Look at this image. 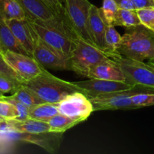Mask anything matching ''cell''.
Here are the masks:
<instances>
[{"mask_svg": "<svg viewBox=\"0 0 154 154\" xmlns=\"http://www.w3.org/2000/svg\"><path fill=\"white\" fill-rule=\"evenodd\" d=\"M27 18L39 39L57 55L68 60L72 51V32L65 19L57 17L43 21Z\"/></svg>", "mask_w": 154, "mask_h": 154, "instance_id": "cell-1", "label": "cell"}, {"mask_svg": "<svg viewBox=\"0 0 154 154\" xmlns=\"http://www.w3.org/2000/svg\"><path fill=\"white\" fill-rule=\"evenodd\" d=\"M117 53L137 61L153 60L154 32L142 24L126 28Z\"/></svg>", "mask_w": 154, "mask_h": 154, "instance_id": "cell-2", "label": "cell"}, {"mask_svg": "<svg viewBox=\"0 0 154 154\" xmlns=\"http://www.w3.org/2000/svg\"><path fill=\"white\" fill-rule=\"evenodd\" d=\"M22 84L32 90L44 102L49 103H58L71 93L81 92L75 82L57 78L50 73L47 69L35 78Z\"/></svg>", "mask_w": 154, "mask_h": 154, "instance_id": "cell-3", "label": "cell"}, {"mask_svg": "<svg viewBox=\"0 0 154 154\" xmlns=\"http://www.w3.org/2000/svg\"><path fill=\"white\" fill-rule=\"evenodd\" d=\"M72 32V51L68 59L69 69L84 77L88 76L90 69L99 63L109 59L107 54L93 44Z\"/></svg>", "mask_w": 154, "mask_h": 154, "instance_id": "cell-4", "label": "cell"}, {"mask_svg": "<svg viewBox=\"0 0 154 154\" xmlns=\"http://www.w3.org/2000/svg\"><path fill=\"white\" fill-rule=\"evenodd\" d=\"M117 62L126 77V82L134 87H141L154 92V64L137 61L120 55L118 53L108 54Z\"/></svg>", "mask_w": 154, "mask_h": 154, "instance_id": "cell-5", "label": "cell"}, {"mask_svg": "<svg viewBox=\"0 0 154 154\" xmlns=\"http://www.w3.org/2000/svg\"><path fill=\"white\" fill-rule=\"evenodd\" d=\"M92 5L89 0H64V19L71 31L93 44L88 31Z\"/></svg>", "mask_w": 154, "mask_h": 154, "instance_id": "cell-6", "label": "cell"}, {"mask_svg": "<svg viewBox=\"0 0 154 154\" xmlns=\"http://www.w3.org/2000/svg\"><path fill=\"white\" fill-rule=\"evenodd\" d=\"M140 93H154L141 87H135L129 90L114 92L90 99L94 111L111 110L137 109L132 102L131 96Z\"/></svg>", "mask_w": 154, "mask_h": 154, "instance_id": "cell-7", "label": "cell"}, {"mask_svg": "<svg viewBox=\"0 0 154 154\" xmlns=\"http://www.w3.org/2000/svg\"><path fill=\"white\" fill-rule=\"evenodd\" d=\"M59 113L81 123L87 120L93 110L90 99L81 92L77 91L68 95L57 103Z\"/></svg>", "mask_w": 154, "mask_h": 154, "instance_id": "cell-8", "label": "cell"}, {"mask_svg": "<svg viewBox=\"0 0 154 154\" xmlns=\"http://www.w3.org/2000/svg\"><path fill=\"white\" fill-rule=\"evenodd\" d=\"M5 61L22 78L23 82L35 78L45 69L33 57L11 51L2 53Z\"/></svg>", "mask_w": 154, "mask_h": 154, "instance_id": "cell-9", "label": "cell"}, {"mask_svg": "<svg viewBox=\"0 0 154 154\" xmlns=\"http://www.w3.org/2000/svg\"><path fill=\"white\" fill-rule=\"evenodd\" d=\"M75 84L90 99L102 95L129 90L135 87L134 86L123 81H108L95 78H90V80L87 81H76Z\"/></svg>", "mask_w": 154, "mask_h": 154, "instance_id": "cell-10", "label": "cell"}, {"mask_svg": "<svg viewBox=\"0 0 154 154\" xmlns=\"http://www.w3.org/2000/svg\"><path fill=\"white\" fill-rule=\"evenodd\" d=\"M6 20L17 41L26 54L32 57L36 35L30 26L27 17L25 19H11Z\"/></svg>", "mask_w": 154, "mask_h": 154, "instance_id": "cell-11", "label": "cell"}, {"mask_svg": "<svg viewBox=\"0 0 154 154\" xmlns=\"http://www.w3.org/2000/svg\"><path fill=\"white\" fill-rule=\"evenodd\" d=\"M32 57L41 66L47 69L70 71L68 60L57 55L47 47L37 35Z\"/></svg>", "mask_w": 154, "mask_h": 154, "instance_id": "cell-12", "label": "cell"}, {"mask_svg": "<svg viewBox=\"0 0 154 154\" xmlns=\"http://www.w3.org/2000/svg\"><path fill=\"white\" fill-rule=\"evenodd\" d=\"M107 23L102 14L101 8L92 5L88 19V31L93 45L105 51V32Z\"/></svg>", "mask_w": 154, "mask_h": 154, "instance_id": "cell-13", "label": "cell"}, {"mask_svg": "<svg viewBox=\"0 0 154 154\" xmlns=\"http://www.w3.org/2000/svg\"><path fill=\"white\" fill-rule=\"evenodd\" d=\"M87 78L126 82V77L117 62L111 58L102 61L90 70Z\"/></svg>", "mask_w": 154, "mask_h": 154, "instance_id": "cell-14", "label": "cell"}, {"mask_svg": "<svg viewBox=\"0 0 154 154\" xmlns=\"http://www.w3.org/2000/svg\"><path fill=\"white\" fill-rule=\"evenodd\" d=\"M23 8L27 17L33 20L50 21L58 17L43 2L42 0H16Z\"/></svg>", "mask_w": 154, "mask_h": 154, "instance_id": "cell-15", "label": "cell"}, {"mask_svg": "<svg viewBox=\"0 0 154 154\" xmlns=\"http://www.w3.org/2000/svg\"><path fill=\"white\" fill-rule=\"evenodd\" d=\"M0 48L2 50V53L6 51H11L28 55L15 38L10 27L8 25L7 20L1 14H0Z\"/></svg>", "mask_w": 154, "mask_h": 154, "instance_id": "cell-16", "label": "cell"}, {"mask_svg": "<svg viewBox=\"0 0 154 154\" xmlns=\"http://www.w3.org/2000/svg\"><path fill=\"white\" fill-rule=\"evenodd\" d=\"M13 130L32 134H42L51 132V127L48 122L29 118L23 121L15 120H7Z\"/></svg>", "mask_w": 154, "mask_h": 154, "instance_id": "cell-17", "label": "cell"}, {"mask_svg": "<svg viewBox=\"0 0 154 154\" xmlns=\"http://www.w3.org/2000/svg\"><path fill=\"white\" fill-rule=\"evenodd\" d=\"M59 113L57 103L44 102L30 107L29 117L34 120L48 122L50 119Z\"/></svg>", "mask_w": 154, "mask_h": 154, "instance_id": "cell-18", "label": "cell"}, {"mask_svg": "<svg viewBox=\"0 0 154 154\" xmlns=\"http://www.w3.org/2000/svg\"><path fill=\"white\" fill-rule=\"evenodd\" d=\"M0 14L6 20L25 19V11L16 0H0Z\"/></svg>", "mask_w": 154, "mask_h": 154, "instance_id": "cell-19", "label": "cell"}, {"mask_svg": "<svg viewBox=\"0 0 154 154\" xmlns=\"http://www.w3.org/2000/svg\"><path fill=\"white\" fill-rule=\"evenodd\" d=\"M10 97L28 107H32L44 103L43 101L32 90L23 84L18 87V88L14 92L11 96H10Z\"/></svg>", "mask_w": 154, "mask_h": 154, "instance_id": "cell-20", "label": "cell"}, {"mask_svg": "<svg viewBox=\"0 0 154 154\" xmlns=\"http://www.w3.org/2000/svg\"><path fill=\"white\" fill-rule=\"evenodd\" d=\"M81 122L78 120H74L60 113L54 115L48 121L51 132L60 133H63L69 129H72L76 125L79 124Z\"/></svg>", "mask_w": 154, "mask_h": 154, "instance_id": "cell-21", "label": "cell"}, {"mask_svg": "<svg viewBox=\"0 0 154 154\" xmlns=\"http://www.w3.org/2000/svg\"><path fill=\"white\" fill-rule=\"evenodd\" d=\"M141 24L136 10L119 9L113 25L114 26H120L125 28L134 26Z\"/></svg>", "mask_w": 154, "mask_h": 154, "instance_id": "cell-22", "label": "cell"}, {"mask_svg": "<svg viewBox=\"0 0 154 154\" xmlns=\"http://www.w3.org/2000/svg\"><path fill=\"white\" fill-rule=\"evenodd\" d=\"M122 35L116 30L114 25H107L105 32V51L107 55L117 53L121 44Z\"/></svg>", "mask_w": 154, "mask_h": 154, "instance_id": "cell-23", "label": "cell"}, {"mask_svg": "<svg viewBox=\"0 0 154 154\" xmlns=\"http://www.w3.org/2000/svg\"><path fill=\"white\" fill-rule=\"evenodd\" d=\"M102 14L107 25H113L119 8L114 0H104L101 8Z\"/></svg>", "mask_w": 154, "mask_h": 154, "instance_id": "cell-24", "label": "cell"}, {"mask_svg": "<svg viewBox=\"0 0 154 154\" xmlns=\"http://www.w3.org/2000/svg\"><path fill=\"white\" fill-rule=\"evenodd\" d=\"M132 102L138 108L154 105V93H140L131 96Z\"/></svg>", "mask_w": 154, "mask_h": 154, "instance_id": "cell-25", "label": "cell"}, {"mask_svg": "<svg viewBox=\"0 0 154 154\" xmlns=\"http://www.w3.org/2000/svg\"><path fill=\"white\" fill-rule=\"evenodd\" d=\"M2 98L3 99H5V100L13 104L14 106L15 107V109L17 111V117L15 118V120H17V121H23V120H26L29 118V114L30 107L26 106L24 104L12 99L10 96H3Z\"/></svg>", "mask_w": 154, "mask_h": 154, "instance_id": "cell-26", "label": "cell"}, {"mask_svg": "<svg viewBox=\"0 0 154 154\" xmlns=\"http://www.w3.org/2000/svg\"><path fill=\"white\" fill-rule=\"evenodd\" d=\"M136 11L141 24L153 31L154 26V8L137 9Z\"/></svg>", "mask_w": 154, "mask_h": 154, "instance_id": "cell-27", "label": "cell"}, {"mask_svg": "<svg viewBox=\"0 0 154 154\" xmlns=\"http://www.w3.org/2000/svg\"><path fill=\"white\" fill-rule=\"evenodd\" d=\"M0 117L5 120H15L17 117V111L13 104L0 99Z\"/></svg>", "mask_w": 154, "mask_h": 154, "instance_id": "cell-28", "label": "cell"}, {"mask_svg": "<svg viewBox=\"0 0 154 154\" xmlns=\"http://www.w3.org/2000/svg\"><path fill=\"white\" fill-rule=\"evenodd\" d=\"M0 75L8 77V78L14 80L15 81L21 83V84L23 83L22 78L15 72L14 69L5 61L4 57H2V54L0 55Z\"/></svg>", "mask_w": 154, "mask_h": 154, "instance_id": "cell-29", "label": "cell"}, {"mask_svg": "<svg viewBox=\"0 0 154 154\" xmlns=\"http://www.w3.org/2000/svg\"><path fill=\"white\" fill-rule=\"evenodd\" d=\"M21 83L15 81L14 80L0 75V93H8L14 92L19 86L21 85Z\"/></svg>", "mask_w": 154, "mask_h": 154, "instance_id": "cell-30", "label": "cell"}, {"mask_svg": "<svg viewBox=\"0 0 154 154\" xmlns=\"http://www.w3.org/2000/svg\"><path fill=\"white\" fill-rule=\"evenodd\" d=\"M58 17L64 19V0H42Z\"/></svg>", "mask_w": 154, "mask_h": 154, "instance_id": "cell-31", "label": "cell"}, {"mask_svg": "<svg viewBox=\"0 0 154 154\" xmlns=\"http://www.w3.org/2000/svg\"><path fill=\"white\" fill-rule=\"evenodd\" d=\"M135 5V9L144 8H154L153 0H132Z\"/></svg>", "mask_w": 154, "mask_h": 154, "instance_id": "cell-32", "label": "cell"}, {"mask_svg": "<svg viewBox=\"0 0 154 154\" xmlns=\"http://www.w3.org/2000/svg\"><path fill=\"white\" fill-rule=\"evenodd\" d=\"M118 6L119 9H129V10H136L135 5L132 0H114Z\"/></svg>", "mask_w": 154, "mask_h": 154, "instance_id": "cell-33", "label": "cell"}, {"mask_svg": "<svg viewBox=\"0 0 154 154\" xmlns=\"http://www.w3.org/2000/svg\"><path fill=\"white\" fill-rule=\"evenodd\" d=\"M5 96V95L4 94H3V93H0V99H1V98L2 97V96Z\"/></svg>", "mask_w": 154, "mask_h": 154, "instance_id": "cell-34", "label": "cell"}, {"mask_svg": "<svg viewBox=\"0 0 154 154\" xmlns=\"http://www.w3.org/2000/svg\"><path fill=\"white\" fill-rule=\"evenodd\" d=\"M150 63H153V64H154V59H153V60H150Z\"/></svg>", "mask_w": 154, "mask_h": 154, "instance_id": "cell-35", "label": "cell"}, {"mask_svg": "<svg viewBox=\"0 0 154 154\" xmlns=\"http://www.w3.org/2000/svg\"><path fill=\"white\" fill-rule=\"evenodd\" d=\"M3 120H0V124H1V123L3 121Z\"/></svg>", "mask_w": 154, "mask_h": 154, "instance_id": "cell-36", "label": "cell"}, {"mask_svg": "<svg viewBox=\"0 0 154 154\" xmlns=\"http://www.w3.org/2000/svg\"><path fill=\"white\" fill-rule=\"evenodd\" d=\"M0 120H3V119H2V117H0Z\"/></svg>", "mask_w": 154, "mask_h": 154, "instance_id": "cell-37", "label": "cell"}, {"mask_svg": "<svg viewBox=\"0 0 154 154\" xmlns=\"http://www.w3.org/2000/svg\"><path fill=\"white\" fill-rule=\"evenodd\" d=\"M1 54H2V51H0V55H1Z\"/></svg>", "mask_w": 154, "mask_h": 154, "instance_id": "cell-38", "label": "cell"}, {"mask_svg": "<svg viewBox=\"0 0 154 154\" xmlns=\"http://www.w3.org/2000/svg\"><path fill=\"white\" fill-rule=\"evenodd\" d=\"M153 32H154V26H153Z\"/></svg>", "mask_w": 154, "mask_h": 154, "instance_id": "cell-39", "label": "cell"}, {"mask_svg": "<svg viewBox=\"0 0 154 154\" xmlns=\"http://www.w3.org/2000/svg\"><path fill=\"white\" fill-rule=\"evenodd\" d=\"M0 51H2V50H1V48H0Z\"/></svg>", "mask_w": 154, "mask_h": 154, "instance_id": "cell-40", "label": "cell"}, {"mask_svg": "<svg viewBox=\"0 0 154 154\" xmlns=\"http://www.w3.org/2000/svg\"><path fill=\"white\" fill-rule=\"evenodd\" d=\"M153 1H154V0H153Z\"/></svg>", "mask_w": 154, "mask_h": 154, "instance_id": "cell-41", "label": "cell"}]
</instances>
